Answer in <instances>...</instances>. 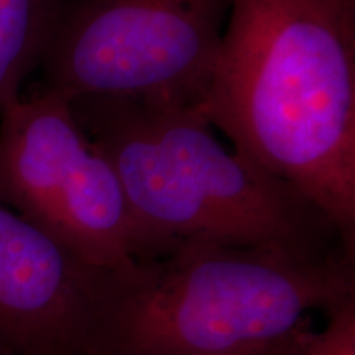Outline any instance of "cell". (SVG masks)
Segmentation results:
<instances>
[{
    "label": "cell",
    "mask_w": 355,
    "mask_h": 355,
    "mask_svg": "<svg viewBox=\"0 0 355 355\" xmlns=\"http://www.w3.org/2000/svg\"><path fill=\"white\" fill-rule=\"evenodd\" d=\"M201 110L355 248V0H229Z\"/></svg>",
    "instance_id": "obj_1"
},
{
    "label": "cell",
    "mask_w": 355,
    "mask_h": 355,
    "mask_svg": "<svg viewBox=\"0 0 355 355\" xmlns=\"http://www.w3.org/2000/svg\"><path fill=\"white\" fill-rule=\"evenodd\" d=\"M229 0H51L43 87L201 109Z\"/></svg>",
    "instance_id": "obj_4"
},
{
    "label": "cell",
    "mask_w": 355,
    "mask_h": 355,
    "mask_svg": "<svg viewBox=\"0 0 355 355\" xmlns=\"http://www.w3.org/2000/svg\"><path fill=\"white\" fill-rule=\"evenodd\" d=\"M114 272L87 265L0 202V350L97 355Z\"/></svg>",
    "instance_id": "obj_5"
},
{
    "label": "cell",
    "mask_w": 355,
    "mask_h": 355,
    "mask_svg": "<svg viewBox=\"0 0 355 355\" xmlns=\"http://www.w3.org/2000/svg\"><path fill=\"white\" fill-rule=\"evenodd\" d=\"M311 326L304 327L293 334L286 339L278 340V343L273 344H265L260 345V347H254L248 350H241V352H235L230 355H300V347H301V340H303L304 332L309 329Z\"/></svg>",
    "instance_id": "obj_9"
},
{
    "label": "cell",
    "mask_w": 355,
    "mask_h": 355,
    "mask_svg": "<svg viewBox=\"0 0 355 355\" xmlns=\"http://www.w3.org/2000/svg\"><path fill=\"white\" fill-rule=\"evenodd\" d=\"M0 355H7L6 352H3V350H0Z\"/></svg>",
    "instance_id": "obj_10"
},
{
    "label": "cell",
    "mask_w": 355,
    "mask_h": 355,
    "mask_svg": "<svg viewBox=\"0 0 355 355\" xmlns=\"http://www.w3.org/2000/svg\"><path fill=\"white\" fill-rule=\"evenodd\" d=\"M300 355H355V300L327 314L322 329L309 327L301 340Z\"/></svg>",
    "instance_id": "obj_8"
},
{
    "label": "cell",
    "mask_w": 355,
    "mask_h": 355,
    "mask_svg": "<svg viewBox=\"0 0 355 355\" xmlns=\"http://www.w3.org/2000/svg\"><path fill=\"white\" fill-rule=\"evenodd\" d=\"M97 158L71 102L51 89L0 110V202L51 234Z\"/></svg>",
    "instance_id": "obj_6"
},
{
    "label": "cell",
    "mask_w": 355,
    "mask_h": 355,
    "mask_svg": "<svg viewBox=\"0 0 355 355\" xmlns=\"http://www.w3.org/2000/svg\"><path fill=\"white\" fill-rule=\"evenodd\" d=\"M50 15L51 0H0V110L38 69Z\"/></svg>",
    "instance_id": "obj_7"
},
{
    "label": "cell",
    "mask_w": 355,
    "mask_h": 355,
    "mask_svg": "<svg viewBox=\"0 0 355 355\" xmlns=\"http://www.w3.org/2000/svg\"><path fill=\"white\" fill-rule=\"evenodd\" d=\"M69 102L117 171L157 259L188 241L300 259L355 252L298 191L225 148L199 107L122 97Z\"/></svg>",
    "instance_id": "obj_2"
},
{
    "label": "cell",
    "mask_w": 355,
    "mask_h": 355,
    "mask_svg": "<svg viewBox=\"0 0 355 355\" xmlns=\"http://www.w3.org/2000/svg\"><path fill=\"white\" fill-rule=\"evenodd\" d=\"M355 300L354 250L300 259L181 242L115 270L97 355H230L286 339Z\"/></svg>",
    "instance_id": "obj_3"
}]
</instances>
